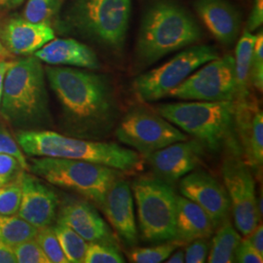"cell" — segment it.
Wrapping results in <instances>:
<instances>
[{"label": "cell", "instance_id": "1f68e13d", "mask_svg": "<svg viewBox=\"0 0 263 263\" xmlns=\"http://www.w3.org/2000/svg\"><path fill=\"white\" fill-rule=\"evenodd\" d=\"M12 249L16 262L50 263L35 238L22 242L15 247H12Z\"/></svg>", "mask_w": 263, "mask_h": 263}, {"label": "cell", "instance_id": "603a6c76", "mask_svg": "<svg viewBox=\"0 0 263 263\" xmlns=\"http://www.w3.org/2000/svg\"><path fill=\"white\" fill-rule=\"evenodd\" d=\"M256 35L245 29L244 33L238 41L236 48L235 76L236 97L235 103L247 100L250 95L251 86V66L254 53V42Z\"/></svg>", "mask_w": 263, "mask_h": 263}, {"label": "cell", "instance_id": "8d00e7d4", "mask_svg": "<svg viewBox=\"0 0 263 263\" xmlns=\"http://www.w3.org/2000/svg\"><path fill=\"white\" fill-rule=\"evenodd\" d=\"M235 262L262 263L263 255L258 254L250 245L242 240L236 251Z\"/></svg>", "mask_w": 263, "mask_h": 263}, {"label": "cell", "instance_id": "44dd1931", "mask_svg": "<svg viewBox=\"0 0 263 263\" xmlns=\"http://www.w3.org/2000/svg\"><path fill=\"white\" fill-rule=\"evenodd\" d=\"M41 62L54 66H70L88 69L100 68L97 54L76 39H53L34 53Z\"/></svg>", "mask_w": 263, "mask_h": 263}, {"label": "cell", "instance_id": "d6a6232c", "mask_svg": "<svg viewBox=\"0 0 263 263\" xmlns=\"http://www.w3.org/2000/svg\"><path fill=\"white\" fill-rule=\"evenodd\" d=\"M251 85L257 91L262 92L263 89V33L258 32L255 37L254 53L251 66Z\"/></svg>", "mask_w": 263, "mask_h": 263}, {"label": "cell", "instance_id": "f546056e", "mask_svg": "<svg viewBox=\"0 0 263 263\" xmlns=\"http://www.w3.org/2000/svg\"><path fill=\"white\" fill-rule=\"evenodd\" d=\"M22 198L21 173L8 183L0 186V215H17Z\"/></svg>", "mask_w": 263, "mask_h": 263}, {"label": "cell", "instance_id": "4dcf8cb0", "mask_svg": "<svg viewBox=\"0 0 263 263\" xmlns=\"http://www.w3.org/2000/svg\"><path fill=\"white\" fill-rule=\"evenodd\" d=\"M125 261L118 247L98 243L89 244L84 259V263H123Z\"/></svg>", "mask_w": 263, "mask_h": 263}, {"label": "cell", "instance_id": "d4e9b609", "mask_svg": "<svg viewBox=\"0 0 263 263\" xmlns=\"http://www.w3.org/2000/svg\"><path fill=\"white\" fill-rule=\"evenodd\" d=\"M38 229L18 215H0V241L15 247L29 239H34Z\"/></svg>", "mask_w": 263, "mask_h": 263}, {"label": "cell", "instance_id": "ba28073f", "mask_svg": "<svg viewBox=\"0 0 263 263\" xmlns=\"http://www.w3.org/2000/svg\"><path fill=\"white\" fill-rule=\"evenodd\" d=\"M141 236L151 243L177 238V194L173 184L157 177H141L133 182Z\"/></svg>", "mask_w": 263, "mask_h": 263}, {"label": "cell", "instance_id": "7c38bea8", "mask_svg": "<svg viewBox=\"0 0 263 263\" xmlns=\"http://www.w3.org/2000/svg\"><path fill=\"white\" fill-rule=\"evenodd\" d=\"M221 171L236 228L242 235L247 236L260 220L253 174L247 163L238 155L227 156Z\"/></svg>", "mask_w": 263, "mask_h": 263}, {"label": "cell", "instance_id": "52a82bcc", "mask_svg": "<svg viewBox=\"0 0 263 263\" xmlns=\"http://www.w3.org/2000/svg\"><path fill=\"white\" fill-rule=\"evenodd\" d=\"M132 0H76L66 11V27L120 53L131 18Z\"/></svg>", "mask_w": 263, "mask_h": 263}, {"label": "cell", "instance_id": "7bdbcfd3", "mask_svg": "<svg viewBox=\"0 0 263 263\" xmlns=\"http://www.w3.org/2000/svg\"><path fill=\"white\" fill-rule=\"evenodd\" d=\"M24 0H0V8L2 9H14L19 7Z\"/></svg>", "mask_w": 263, "mask_h": 263}, {"label": "cell", "instance_id": "7a4b0ae2", "mask_svg": "<svg viewBox=\"0 0 263 263\" xmlns=\"http://www.w3.org/2000/svg\"><path fill=\"white\" fill-rule=\"evenodd\" d=\"M202 29L187 10L178 3L161 0L145 11L136 44V62L153 65L171 53L197 43Z\"/></svg>", "mask_w": 263, "mask_h": 263}, {"label": "cell", "instance_id": "5bb4252c", "mask_svg": "<svg viewBox=\"0 0 263 263\" xmlns=\"http://www.w3.org/2000/svg\"><path fill=\"white\" fill-rule=\"evenodd\" d=\"M204 145L197 141H178L144 156L155 177L173 184L197 167Z\"/></svg>", "mask_w": 263, "mask_h": 263}, {"label": "cell", "instance_id": "e575fe53", "mask_svg": "<svg viewBox=\"0 0 263 263\" xmlns=\"http://www.w3.org/2000/svg\"><path fill=\"white\" fill-rule=\"evenodd\" d=\"M22 171L24 170L15 157L0 153V186L16 179Z\"/></svg>", "mask_w": 263, "mask_h": 263}, {"label": "cell", "instance_id": "8992f818", "mask_svg": "<svg viewBox=\"0 0 263 263\" xmlns=\"http://www.w3.org/2000/svg\"><path fill=\"white\" fill-rule=\"evenodd\" d=\"M29 173L58 187L73 191L102 207L109 187L124 172L81 160L31 158Z\"/></svg>", "mask_w": 263, "mask_h": 263}, {"label": "cell", "instance_id": "e0dca14e", "mask_svg": "<svg viewBox=\"0 0 263 263\" xmlns=\"http://www.w3.org/2000/svg\"><path fill=\"white\" fill-rule=\"evenodd\" d=\"M102 208L123 243L129 247L138 244L139 235L135 219L134 199L129 182L122 177L116 179L108 189Z\"/></svg>", "mask_w": 263, "mask_h": 263}, {"label": "cell", "instance_id": "ffe728a7", "mask_svg": "<svg viewBox=\"0 0 263 263\" xmlns=\"http://www.w3.org/2000/svg\"><path fill=\"white\" fill-rule=\"evenodd\" d=\"M3 45L14 55L28 56L55 38L50 26L33 24L24 19H11L0 32Z\"/></svg>", "mask_w": 263, "mask_h": 263}, {"label": "cell", "instance_id": "83f0119b", "mask_svg": "<svg viewBox=\"0 0 263 263\" xmlns=\"http://www.w3.org/2000/svg\"><path fill=\"white\" fill-rule=\"evenodd\" d=\"M180 245L182 243L179 240H172L147 248H134L129 252L128 258L133 263L163 262L179 249Z\"/></svg>", "mask_w": 263, "mask_h": 263}, {"label": "cell", "instance_id": "9a60e30c", "mask_svg": "<svg viewBox=\"0 0 263 263\" xmlns=\"http://www.w3.org/2000/svg\"><path fill=\"white\" fill-rule=\"evenodd\" d=\"M234 125L244 152L245 162L257 176L261 175L263 112L251 96L243 102L235 103Z\"/></svg>", "mask_w": 263, "mask_h": 263}, {"label": "cell", "instance_id": "b9f144b4", "mask_svg": "<svg viewBox=\"0 0 263 263\" xmlns=\"http://www.w3.org/2000/svg\"><path fill=\"white\" fill-rule=\"evenodd\" d=\"M167 263H182L184 262V251L176 250L175 253L170 255L166 260Z\"/></svg>", "mask_w": 263, "mask_h": 263}, {"label": "cell", "instance_id": "cb8c5ba5", "mask_svg": "<svg viewBox=\"0 0 263 263\" xmlns=\"http://www.w3.org/2000/svg\"><path fill=\"white\" fill-rule=\"evenodd\" d=\"M242 241L240 234L226 219L218 226V230L212 242V248L208 256V262H235V254Z\"/></svg>", "mask_w": 263, "mask_h": 263}, {"label": "cell", "instance_id": "5b68a950", "mask_svg": "<svg viewBox=\"0 0 263 263\" xmlns=\"http://www.w3.org/2000/svg\"><path fill=\"white\" fill-rule=\"evenodd\" d=\"M155 111L212 151H220L234 129V101L159 104Z\"/></svg>", "mask_w": 263, "mask_h": 263}, {"label": "cell", "instance_id": "277c9868", "mask_svg": "<svg viewBox=\"0 0 263 263\" xmlns=\"http://www.w3.org/2000/svg\"><path fill=\"white\" fill-rule=\"evenodd\" d=\"M0 108L14 124L31 125L50 120L44 70L36 57L11 63L4 78Z\"/></svg>", "mask_w": 263, "mask_h": 263}, {"label": "cell", "instance_id": "484cf974", "mask_svg": "<svg viewBox=\"0 0 263 263\" xmlns=\"http://www.w3.org/2000/svg\"><path fill=\"white\" fill-rule=\"evenodd\" d=\"M58 240L69 263H84L89 243L73 229L57 222L53 226Z\"/></svg>", "mask_w": 263, "mask_h": 263}, {"label": "cell", "instance_id": "ac0fdd59", "mask_svg": "<svg viewBox=\"0 0 263 263\" xmlns=\"http://www.w3.org/2000/svg\"><path fill=\"white\" fill-rule=\"evenodd\" d=\"M57 222L73 229L88 243L118 247L117 238L92 205L83 201L65 204L60 209Z\"/></svg>", "mask_w": 263, "mask_h": 263}, {"label": "cell", "instance_id": "4fadbf2b", "mask_svg": "<svg viewBox=\"0 0 263 263\" xmlns=\"http://www.w3.org/2000/svg\"><path fill=\"white\" fill-rule=\"evenodd\" d=\"M183 197L197 204L211 217L217 228L227 219L230 200L227 191L214 177L204 171L188 173L179 182Z\"/></svg>", "mask_w": 263, "mask_h": 263}, {"label": "cell", "instance_id": "7402d4cb", "mask_svg": "<svg viewBox=\"0 0 263 263\" xmlns=\"http://www.w3.org/2000/svg\"><path fill=\"white\" fill-rule=\"evenodd\" d=\"M216 226L207 213L187 198L177 196V238L181 243L208 239Z\"/></svg>", "mask_w": 263, "mask_h": 263}, {"label": "cell", "instance_id": "30bf717a", "mask_svg": "<svg viewBox=\"0 0 263 263\" xmlns=\"http://www.w3.org/2000/svg\"><path fill=\"white\" fill-rule=\"evenodd\" d=\"M115 135L118 141L143 157L172 143L188 140L184 133L157 111L142 106L134 107L123 116L116 125Z\"/></svg>", "mask_w": 263, "mask_h": 263}, {"label": "cell", "instance_id": "ab89813d", "mask_svg": "<svg viewBox=\"0 0 263 263\" xmlns=\"http://www.w3.org/2000/svg\"><path fill=\"white\" fill-rule=\"evenodd\" d=\"M16 258L12 247L0 241V263H15Z\"/></svg>", "mask_w": 263, "mask_h": 263}, {"label": "cell", "instance_id": "60d3db41", "mask_svg": "<svg viewBox=\"0 0 263 263\" xmlns=\"http://www.w3.org/2000/svg\"><path fill=\"white\" fill-rule=\"evenodd\" d=\"M12 62L7 61H0V105H1V100H2V92H3V84H4V78L5 74L11 66Z\"/></svg>", "mask_w": 263, "mask_h": 263}, {"label": "cell", "instance_id": "d590c367", "mask_svg": "<svg viewBox=\"0 0 263 263\" xmlns=\"http://www.w3.org/2000/svg\"><path fill=\"white\" fill-rule=\"evenodd\" d=\"M209 243L207 239H196L191 241L184 251V262L204 263L207 261Z\"/></svg>", "mask_w": 263, "mask_h": 263}, {"label": "cell", "instance_id": "f1b7e54d", "mask_svg": "<svg viewBox=\"0 0 263 263\" xmlns=\"http://www.w3.org/2000/svg\"><path fill=\"white\" fill-rule=\"evenodd\" d=\"M35 240L50 263H69L58 240L53 226L39 228Z\"/></svg>", "mask_w": 263, "mask_h": 263}, {"label": "cell", "instance_id": "74e56055", "mask_svg": "<svg viewBox=\"0 0 263 263\" xmlns=\"http://www.w3.org/2000/svg\"><path fill=\"white\" fill-rule=\"evenodd\" d=\"M263 23V0H254L253 9L248 20L247 30L254 32L262 26Z\"/></svg>", "mask_w": 263, "mask_h": 263}, {"label": "cell", "instance_id": "ee69618b", "mask_svg": "<svg viewBox=\"0 0 263 263\" xmlns=\"http://www.w3.org/2000/svg\"><path fill=\"white\" fill-rule=\"evenodd\" d=\"M12 57V53H10L7 48L3 45V43L0 41V61L4 59H9Z\"/></svg>", "mask_w": 263, "mask_h": 263}, {"label": "cell", "instance_id": "6da1fadb", "mask_svg": "<svg viewBox=\"0 0 263 263\" xmlns=\"http://www.w3.org/2000/svg\"><path fill=\"white\" fill-rule=\"evenodd\" d=\"M45 70L70 128L92 141L106 138L120 114L110 78L71 67L48 66Z\"/></svg>", "mask_w": 263, "mask_h": 263}, {"label": "cell", "instance_id": "836d02e7", "mask_svg": "<svg viewBox=\"0 0 263 263\" xmlns=\"http://www.w3.org/2000/svg\"><path fill=\"white\" fill-rule=\"evenodd\" d=\"M0 153L9 154L19 161L24 171L29 173V164L17 141L5 129L0 127Z\"/></svg>", "mask_w": 263, "mask_h": 263}, {"label": "cell", "instance_id": "3957f363", "mask_svg": "<svg viewBox=\"0 0 263 263\" xmlns=\"http://www.w3.org/2000/svg\"><path fill=\"white\" fill-rule=\"evenodd\" d=\"M16 139L23 152L30 157L81 160L124 173H134L143 168L138 152L113 142L76 139L48 130L20 131Z\"/></svg>", "mask_w": 263, "mask_h": 263}, {"label": "cell", "instance_id": "9c48e42d", "mask_svg": "<svg viewBox=\"0 0 263 263\" xmlns=\"http://www.w3.org/2000/svg\"><path fill=\"white\" fill-rule=\"evenodd\" d=\"M218 57L217 50L211 45L187 48L164 65L138 76L133 84L135 94L142 103L159 101L199 67Z\"/></svg>", "mask_w": 263, "mask_h": 263}, {"label": "cell", "instance_id": "8fae6325", "mask_svg": "<svg viewBox=\"0 0 263 263\" xmlns=\"http://www.w3.org/2000/svg\"><path fill=\"white\" fill-rule=\"evenodd\" d=\"M168 96L188 101H235L234 58L226 55L208 62L172 90Z\"/></svg>", "mask_w": 263, "mask_h": 263}, {"label": "cell", "instance_id": "d6986e66", "mask_svg": "<svg viewBox=\"0 0 263 263\" xmlns=\"http://www.w3.org/2000/svg\"><path fill=\"white\" fill-rule=\"evenodd\" d=\"M194 7L210 32L222 44L232 45L240 33L242 19L226 0H196Z\"/></svg>", "mask_w": 263, "mask_h": 263}, {"label": "cell", "instance_id": "4316f807", "mask_svg": "<svg viewBox=\"0 0 263 263\" xmlns=\"http://www.w3.org/2000/svg\"><path fill=\"white\" fill-rule=\"evenodd\" d=\"M61 2L62 0H28L23 17L30 23L52 27L58 23Z\"/></svg>", "mask_w": 263, "mask_h": 263}, {"label": "cell", "instance_id": "f35d334b", "mask_svg": "<svg viewBox=\"0 0 263 263\" xmlns=\"http://www.w3.org/2000/svg\"><path fill=\"white\" fill-rule=\"evenodd\" d=\"M247 244L250 245L259 254L263 255V227L258 223L254 230L246 236L244 239Z\"/></svg>", "mask_w": 263, "mask_h": 263}, {"label": "cell", "instance_id": "2e32d148", "mask_svg": "<svg viewBox=\"0 0 263 263\" xmlns=\"http://www.w3.org/2000/svg\"><path fill=\"white\" fill-rule=\"evenodd\" d=\"M21 181L22 198L17 215L37 229L52 226L59 206L56 192L26 171L21 172Z\"/></svg>", "mask_w": 263, "mask_h": 263}]
</instances>
